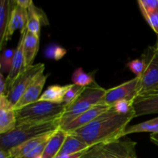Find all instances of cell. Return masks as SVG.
I'll list each match as a JSON object with an SVG mask.
<instances>
[{
  "mask_svg": "<svg viewBox=\"0 0 158 158\" xmlns=\"http://www.w3.org/2000/svg\"><path fill=\"white\" fill-rule=\"evenodd\" d=\"M60 120L61 118L46 123L16 126L10 132L0 134V149L9 151L12 148L33 137L56 131L60 127Z\"/></svg>",
  "mask_w": 158,
  "mask_h": 158,
  "instance_id": "3",
  "label": "cell"
},
{
  "mask_svg": "<svg viewBox=\"0 0 158 158\" xmlns=\"http://www.w3.org/2000/svg\"><path fill=\"white\" fill-rule=\"evenodd\" d=\"M138 5L145 19L158 10V0H139Z\"/></svg>",
  "mask_w": 158,
  "mask_h": 158,
  "instance_id": "26",
  "label": "cell"
},
{
  "mask_svg": "<svg viewBox=\"0 0 158 158\" xmlns=\"http://www.w3.org/2000/svg\"><path fill=\"white\" fill-rule=\"evenodd\" d=\"M72 80L74 84L83 87L89 86L95 82L93 73H86L82 67H79L74 71L72 76Z\"/></svg>",
  "mask_w": 158,
  "mask_h": 158,
  "instance_id": "23",
  "label": "cell"
},
{
  "mask_svg": "<svg viewBox=\"0 0 158 158\" xmlns=\"http://www.w3.org/2000/svg\"><path fill=\"white\" fill-rule=\"evenodd\" d=\"M66 110L63 103L38 101L15 110L17 126L23 124H35L46 123L60 119Z\"/></svg>",
  "mask_w": 158,
  "mask_h": 158,
  "instance_id": "2",
  "label": "cell"
},
{
  "mask_svg": "<svg viewBox=\"0 0 158 158\" xmlns=\"http://www.w3.org/2000/svg\"><path fill=\"white\" fill-rule=\"evenodd\" d=\"M40 46V37L27 30L24 40L25 68L32 66Z\"/></svg>",
  "mask_w": 158,
  "mask_h": 158,
  "instance_id": "18",
  "label": "cell"
},
{
  "mask_svg": "<svg viewBox=\"0 0 158 158\" xmlns=\"http://www.w3.org/2000/svg\"><path fill=\"white\" fill-rule=\"evenodd\" d=\"M127 66L136 75V77L140 78L146 69V62L143 58L131 60L127 63Z\"/></svg>",
  "mask_w": 158,
  "mask_h": 158,
  "instance_id": "28",
  "label": "cell"
},
{
  "mask_svg": "<svg viewBox=\"0 0 158 158\" xmlns=\"http://www.w3.org/2000/svg\"><path fill=\"white\" fill-rule=\"evenodd\" d=\"M17 126L15 110L6 96H0V134L9 133Z\"/></svg>",
  "mask_w": 158,
  "mask_h": 158,
  "instance_id": "11",
  "label": "cell"
},
{
  "mask_svg": "<svg viewBox=\"0 0 158 158\" xmlns=\"http://www.w3.org/2000/svg\"><path fill=\"white\" fill-rule=\"evenodd\" d=\"M45 65L43 63H37L25 68L8 87L6 97L14 106L35 79L43 73Z\"/></svg>",
  "mask_w": 158,
  "mask_h": 158,
  "instance_id": "7",
  "label": "cell"
},
{
  "mask_svg": "<svg viewBox=\"0 0 158 158\" xmlns=\"http://www.w3.org/2000/svg\"><path fill=\"white\" fill-rule=\"evenodd\" d=\"M127 158H137V154H136V152L135 153H133V154H131V155H130Z\"/></svg>",
  "mask_w": 158,
  "mask_h": 158,
  "instance_id": "37",
  "label": "cell"
},
{
  "mask_svg": "<svg viewBox=\"0 0 158 158\" xmlns=\"http://www.w3.org/2000/svg\"><path fill=\"white\" fill-rule=\"evenodd\" d=\"M135 117L158 114V92L137 96L134 100Z\"/></svg>",
  "mask_w": 158,
  "mask_h": 158,
  "instance_id": "13",
  "label": "cell"
},
{
  "mask_svg": "<svg viewBox=\"0 0 158 158\" xmlns=\"http://www.w3.org/2000/svg\"><path fill=\"white\" fill-rule=\"evenodd\" d=\"M150 139L153 143L158 146V134H151Z\"/></svg>",
  "mask_w": 158,
  "mask_h": 158,
  "instance_id": "35",
  "label": "cell"
},
{
  "mask_svg": "<svg viewBox=\"0 0 158 158\" xmlns=\"http://www.w3.org/2000/svg\"><path fill=\"white\" fill-rule=\"evenodd\" d=\"M112 106L117 113L121 114H128L134 111V101L131 100H120L116 102Z\"/></svg>",
  "mask_w": 158,
  "mask_h": 158,
  "instance_id": "29",
  "label": "cell"
},
{
  "mask_svg": "<svg viewBox=\"0 0 158 158\" xmlns=\"http://www.w3.org/2000/svg\"><path fill=\"white\" fill-rule=\"evenodd\" d=\"M67 133L59 128L46 143L42 158H55L64 143Z\"/></svg>",
  "mask_w": 158,
  "mask_h": 158,
  "instance_id": "19",
  "label": "cell"
},
{
  "mask_svg": "<svg viewBox=\"0 0 158 158\" xmlns=\"http://www.w3.org/2000/svg\"><path fill=\"white\" fill-rule=\"evenodd\" d=\"M157 35V42H156V43H155V45H154V48H155V49L156 50H157V52H158V35Z\"/></svg>",
  "mask_w": 158,
  "mask_h": 158,
  "instance_id": "36",
  "label": "cell"
},
{
  "mask_svg": "<svg viewBox=\"0 0 158 158\" xmlns=\"http://www.w3.org/2000/svg\"><path fill=\"white\" fill-rule=\"evenodd\" d=\"M0 158H11L9 151L0 149Z\"/></svg>",
  "mask_w": 158,
  "mask_h": 158,
  "instance_id": "34",
  "label": "cell"
},
{
  "mask_svg": "<svg viewBox=\"0 0 158 158\" xmlns=\"http://www.w3.org/2000/svg\"><path fill=\"white\" fill-rule=\"evenodd\" d=\"M28 9L21 7L16 4L15 0H10L9 23L5 38L4 46L11 39L16 29H20V33H23L27 29Z\"/></svg>",
  "mask_w": 158,
  "mask_h": 158,
  "instance_id": "9",
  "label": "cell"
},
{
  "mask_svg": "<svg viewBox=\"0 0 158 158\" xmlns=\"http://www.w3.org/2000/svg\"><path fill=\"white\" fill-rule=\"evenodd\" d=\"M89 147L80 138L70 134H67L66 140L56 157L78 154L86 151L89 149Z\"/></svg>",
  "mask_w": 158,
  "mask_h": 158,
  "instance_id": "17",
  "label": "cell"
},
{
  "mask_svg": "<svg viewBox=\"0 0 158 158\" xmlns=\"http://www.w3.org/2000/svg\"><path fill=\"white\" fill-rule=\"evenodd\" d=\"M80 152L78 153V154H71V155H63V156H58V157H56L55 158H80L81 156L83 155V153L85 152Z\"/></svg>",
  "mask_w": 158,
  "mask_h": 158,
  "instance_id": "33",
  "label": "cell"
},
{
  "mask_svg": "<svg viewBox=\"0 0 158 158\" xmlns=\"http://www.w3.org/2000/svg\"><path fill=\"white\" fill-rule=\"evenodd\" d=\"M106 92V89L99 86L96 81L86 86L82 94L72 103L66 106L60 120V126L68 123L82 113L100 104Z\"/></svg>",
  "mask_w": 158,
  "mask_h": 158,
  "instance_id": "4",
  "label": "cell"
},
{
  "mask_svg": "<svg viewBox=\"0 0 158 158\" xmlns=\"http://www.w3.org/2000/svg\"><path fill=\"white\" fill-rule=\"evenodd\" d=\"M42 23L43 24H49L44 12L37 8L32 2L28 9L27 30L40 37V26Z\"/></svg>",
  "mask_w": 158,
  "mask_h": 158,
  "instance_id": "16",
  "label": "cell"
},
{
  "mask_svg": "<svg viewBox=\"0 0 158 158\" xmlns=\"http://www.w3.org/2000/svg\"><path fill=\"white\" fill-rule=\"evenodd\" d=\"M7 92V82L3 73H0V96H6Z\"/></svg>",
  "mask_w": 158,
  "mask_h": 158,
  "instance_id": "31",
  "label": "cell"
},
{
  "mask_svg": "<svg viewBox=\"0 0 158 158\" xmlns=\"http://www.w3.org/2000/svg\"><path fill=\"white\" fill-rule=\"evenodd\" d=\"M56 131H50V132L43 134V135L33 137V138L26 140V141L20 143L18 146L10 149L9 152L10 154L11 158H20L23 157L26 154L30 152L31 151L35 149V148L40 146V144L45 143V142H47Z\"/></svg>",
  "mask_w": 158,
  "mask_h": 158,
  "instance_id": "15",
  "label": "cell"
},
{
  "mask_svg": "<svg viewBox=\"0 0 158 158\" xmlns=\"http://www.w3.org/2000/svg\"><path fill=\"white\" fill-rule=\"evenodd\" d=\"M27 29L25 30L23 33L21 34L19 40L18 42V45L16 49H15L14 53L13 61H12V69L6 77L7 82V89L12 82L18 77V76L25 69V56H24V40L26 38Z\"/></svg>",
  "mask_w": 158,
  "mask_h": 158,
  "instance_id": "14",
  "label": "cell"
},
{
  "mask_svg": "<svg viewBox=\"0 0 158 158\" xmlns=\"http://www.w3.org/2000/svg\"><path fill=\"white\" fill-rule=\"evenodd\" d=\"M48 77H49V74L44 73H42L41 75L39 76L35 79V81L32 83V85L26 89L19 100L17 102V103L14 106L15 110H19L27 105L38 101L41 97L42 91H43Z\"/></svg>",
  "mask_w": 158,
  "mask_h": 158,
  "instance_id": "12",
  "label": "cell"
},
{
  "mask_svg": "<svg viewBox=\"0 0 158 158\" xmlns=\"http://www.w3.org/2000/svg\"><path fill=\"white\" fill-rule=\"evenodd\" d=\"M110 107V106L103 104V103H100V104L96 105V106H93V107H91L88 110L82 113L81 114L77 116L76 118H74L73 120H71L68 123L60 126V129L65 131L67 134L73 132V131H76V130H78L80 128H82L83 127L86 126L87 124H89L94 119L97 118L98 116H100L103 112L109 110Z\"/></svg>",
  "mask_w": 158,
  "mask_h": 158,
  "instance_id": "10",
  "label": "cell"
},
{
  "mask_svg": "<svg viewBox=\"0 0 158 158\" xmlns=\"http://www.w3.org/2000/svg\"><path fill=\"white\" fill-rule=\"evenodd\" d=\"M140 78L132 79L115 87L106 89L100 103L112 106L116 102L127 100L134 101L138 95V85Z\"/></svg>",
  "mask_w": 158,
  "mask_h": 158,
  "instance_id": "8",
  "label": "cell"
},
{
  "mask_svg": "<svg viewBox=\"0 0 158 158\" xmlns=\"http://www.w3.org/2000/svg\"><path fill=\"white\" fill-rule=\"evenodd\" d=\"M145 19L156 34L158 35V10L147 17Z\"/></svg>",
  "mask_w": 158,
  "mask_h": 158,
  "instance_id": "30",
  "label": "cell"
},
{
  "mask_svg": "<svg viewBox=\"0 0 158 158\" xmlns=\"http://www.w3.org/2000/svg\"><path fill=\"white\" fill-rule=\"evenodd\" d=\"M137 143L133 140H115L94 145L86 150L80 158H127L136 152Z\"/></svg>",
  "mask_w": 158,
  "mask_h": 158,
  "instance_id": "5",
  "label": "cell"
},
{
  "mask_svg": "<svg viewBox=\"0 0 158 158\" xmlns=\"http://www.w3.org/2000/svg\"><path fill=\"white\" fill-rule=\"evenodd\" d=\"M141 58L146 62V69L140 78L137 96L158 92V52L154 46L147 48Z\"/></svg>",
  "mask_w": 158,
  "mask_h": 158,
  "instance_id": "6",
  "label": "cell"
},
{
  "mask_svg": "<svg viewBox=\"0 0 158 158\" xmlns=\"http://www.w3.org/2000/svg\"><path fill=\"white\" fill-rule=\"evenodd\" d=\"M84 88L85 87H83V86H78V85L73 83L72 86L69 88V90L67 91L66 94L65 95L63 102V104L66 106L70 104V103H72L82 94Z\"/></svg>",
  "mask_w": 158,
  "mask_h": 158,
  "instance_id": "27",
  "label": "cell"
},
{
  "mask_svg": "<svg viewBox=\"0 0 158 158\" xmlns=\"http://www.w3.org/2000/svg\"><path fill=\"white\" fill-rule=\"evenodd\" d=\"M15 2L21 7L28 9L32 3V1H31V0H15Z\"/></svg>",
  "mask_w": 158,
  "mask_h": 158,
  "instance_id": "32",
  "label": "cell"
},
{
  "mask_svg": "<svg viewBox=\"0 0 158 158\" xmlns=\"http://www.w3.org/2000/svg\"><path fill=\"white\" fill-rule=\"evenodd\" d=\"M66 52H67V50L65 48L55 44V43H52L46 46L44 55L47 59L60 60L66 55Z\"/></svg>",
  "mask_w": 158,
  "mask_h": 158,
  "instance_id": "25",
  "label": "cell"
},
{
  "mask_svg": "<svg viewBox=\"0 0 158 158\" xmlns=\"http://www.w3.org/2000/svg\"><path fill=\"white\" fill-rule=\"evenodd\" d=\"M150 132L151 134H158V117L142 123L132 125L127 127L124 132V137L135 133Z\"/></svg>",
  "mask_w": 158,
  "mask_h": 158,
  "instance_id": "22",
  "label": "cell"
},
{
  "mask_svg": "<svg viewBox=\"0 0 158 158\" xmlns=\"http://www.w3.org/2000/svg\"><path fill=\"white\" fill-rule=\"evenodd\" d=\"M10 0H2L0 2V49L4 47L5 38L9 23Z\"/></svg>",
  "mask_w": 158,
  "mask_h": 158,
  "instance_id": "21",
  "label": "cell"
},
{
  "mask_svg": "<svg viewBox=\"0 0 158 158\" xmlns=\"http://www.w3.org/2000/svg\"><path fill=\"white\" fill-rule=\"evenodd\" d=\"M71 86H72V84L65 85V86L52 85L42 94L39 100L61 104L63 103L65 95Z\"/></svg>",
  "mask_w": 158,
  "mask_h": 158,
  "instance_id": "20",
  "label": "cell"
},
{
  "mask_svg": "<svg viewBox=\"0 0 158 158\" xmlns=\"http://www.w3.org/2000/svg\"><path fill=\"white\" fill-rule=\"evenodd\" d=\"M14 53H15V49H4L2 51L0 58V69L2 73H9L12 69Z\"/></svg>",
  "mask_w": 158,
  "mask_h": 158,
  "instance_id": "24",
  "label": "cell"
},
{
  "mask_svg": "<svg viewBox=\"0 0 158 158\" xmlns=\"http://www.w3.org/2000/svg\"><path fill=\"white\" fill-rule=\"evenodd\" d=\"M135 117V111L128 114L117 113L113 106L83 127L69 133L81 139L88 146L115 141L124 137L128 123Z\"/></svg>",
  "mask_w": 158,
  "mask_h": 158,
  "instance_id": "1",
  "label": "cell"
}]
</instances>
